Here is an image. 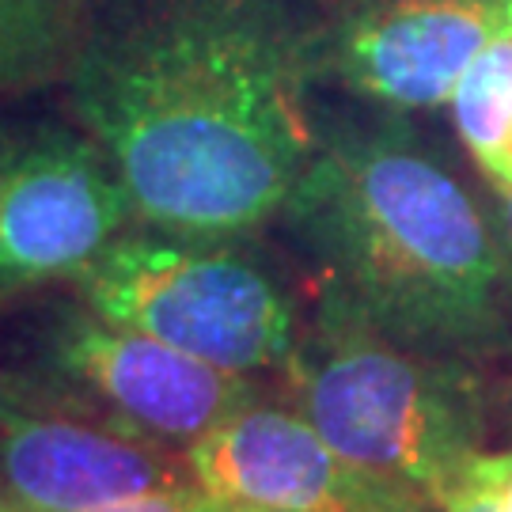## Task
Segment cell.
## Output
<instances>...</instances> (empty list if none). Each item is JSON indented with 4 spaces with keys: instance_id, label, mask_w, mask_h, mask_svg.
<instances>
[{
    "instance_id": "cell-1",
    "label": "cell",
    "mask_w": 512,
    "mask_h": 512,
    "mask_svg": "<svg viewBox=\"0 0 512 512\" xmlns=\"http://www.w3.org/2000/svg\"><path fill=\"white\" fill-rule=\"evenodd\" d=\"M57 103L118 171L133 224L274 228L319 141L323 19L304 0H73Z\"/></svg>"
},
{
    "instance_id": "cell-2",
    "label": "cell",
    "mask_w": 512,
    "mask_h": 512,
    "mask_svg": "<svg viewBox=\"0 0 512 512\" xmlns=\"http://www.w3.org/2000/svg\"><path fill=\"white\" fill-rule=\"evenodd\" d=\"M315 289L406 346L512 365V274L490 202L410 114H319V141L274 220Z\"/></svg>"
},
{
    "instance_id": "cell-3",
    "label": "cell",
    "mask_w": 512,
    "mask_h": 512,
    "mask_svg": "<svg viewBox=\"0 0 512 512\" xmlns=\"http://www.w3.org/2000/svg\"><path fill=\"white\" fill-rule=\"evenodd\" d=\"M281 387L338 452L437 512L463 467L494 444L486 368L406 346L330 289L311 285L308 323Z\"/></svg>"
},
{
    "instance_id": "cell-4",
    "label": "cell",
    "mask_w": 512,
    "mask_h": 512,
    "mask_svg": "<svg viewBox=\"0 0 512 512\" xmlns=\"http://www.w3.org/2000/svg\"><path fill=\"white\" fill-rule=\"evenodd\" d=\"M95 315L243 380H277L308 323L289 270L258 236L133 224L69 285Z\"/></svg>"
},
{
    "instance_id": "cell-5",
    "label": "cell",
    "mask_w": 512,
    "mask_h": 512,
    "mask_svg": "<svg viewBox=\"0 0 512 512\" xmlns=\"http://www.w3.org/2000/svg\"><path fill=\"white\" fill-rule=\"evenodd\" d=\"M0 365L179 456L266 395L255 380L220 372L95 315L69 289L19 304Z\"/></svg>"
},
{
    "instance_id": "cell-6",
    "label": "cell",
    "mask_w": 512,
    "mask_h": 512,
    "mask_svg": "<svg viewBox=\"0 0 512 512\" xmlns=\"http://www.w3.org/2000/svg\"><path fill=\"white\" fill-rule=\"evenodd\" d=\"M38 95L0 99V311L69 289L133 209L95 137Z\"/></svg>"
},
{
    "instance_id": "cell-7",
    "label": "cell",
    "mask_w": 512,
    "mask_h": 512,
    "mask_svg": "<svg viewBox=\"0 0 512 512\" xmlns=\"http://www.w3.org/2000/svg\"><path fill=\"white\" fill-rule=\"evenodd\" d=\"M198 486L186 456L0 365V490L23 512H84Z\"/></svg>"
},
{
    "instance_id": "cell-8",
    "label": "cell",
    "mask_w": 512,
    "mask_h": 512,
    "mask_svg": "<svg viewBox=\"0 0 512 512\" xmlns=\"http://www.w3.org/2000/svg\"><path fill=\"white\" fill-rule=\"evenodd\" d=\"M505 35L512 0H349L323 19L319 73L361 107L437 110Z\"/></svg>"
},
{
    "instance_id": "cell-9",
    "label": "cell",
    "mask_w": 512,
    "mask_h": 512,
    "mask_svg": "<svg viewBox=\"0 0 512 512\" xmlns=\"http://www.w3.org/2000/svg\"><path fill=\"white\" fill-rule=\"evenodd\" d=\"M209 494L255 512H437L425 497L338 452L270 391L186 452Z\"/></svg>"
},
{
    "instance_id": "cell-10",
    "label": "cell",
    "mask_w": 512,
    "mask_h": 512,
    "mask_svg": "<svg viewBox=\"0 0 512 512\" xmlns=\"http://www.w3.org/2000/svg\"><path fill=\"white\" fill-rule=\"evenodd\" d=\"M73 35V0H0V99L57 88Z\"/></svg>"
},
{
    "instance_id": "cell-11",
    "label": "cell",
    "mask_w": 512,
    "mask_h": 512,
    "mask_svg": "<svg viewBox=\"0 0 512 512\" xmlns=\"http://www.w3.org/2000/svg\"><path fill=\"white\" fill-rule=\"evenodd\" d=\"M448 107L459 145L486 175L512 141V35L497 38L463 73Z\"/></svg>"
},
{
    "instance_id": "cell-12",
    "label": "cell",
    "mask_w": 512,
    "mask_h": 512,
    "mask_svg": "<svg viewBox=\"0 0 512 512\" xmlns=\"http://www.w3.org/2000/svg\"><path fill=\"white\" fill-rule=\"evenodd\" d=\"M440 512H512V448H486L471 459Z\"/></svg>"
},
{
    "instance_id": "cell-13",
    "label": "cell",
    "mask_w": 512,
    "mask_h": 512,
    "mask_svg": "<svg viewBox=\"0 0 512 512\" xmlns=\"http://www.w3.org/2000/svg\"><path fill=\"white\" fill-rule=\"evenodd\" d=\"M84 512H255V509L232 505V501L209 494L202 486H186V490L126 497V501H114V505H99V509H84Z\"/></svg>"
},
{
    "instance_id": "cell-14",
    "label": "cell",
    "mask_w": 512,
    "mask_h": 512,
    "mask_svg": "<svg viewBox=\"0 0 512 512\" xmlns=\"http://www.w3.org/2000/svg\"><path fill=\"white\" fill-rule=\"evenodd\" d=\"M509 384H494V440L501 433V444L494 448H512V372L505 368Z\"/></svg>"
},
{
    "instance_id": "cell-15",
    "label": "cell",
    "mask_w": 512,
    "mask_h": 512,
    "mask_svg": "<svg viewBox=\"0 0 512 512\" xmlns=\"http://www.w3.org/2000/svg\"><path fill=\"white\" fill-rule=\"evenodd\" d=\"M490 213H494L497 239H501V247H505L509 274H512V194H494V198H490Z\"/></svg>"
},
{
    "instance_id": "cell-16",
    "label": "cell",
    "mask_w": 512,
    "mask_h": 512,
    "mask_svg": "<svg viewBox=\"0 0 512 512\" xmlns=\"http://www.w3.org/2000/svg\"><path fill=\"white\" fill-rule=\"evenodd\" d=\"M486 183H490V190L494 194H512V141H509V148L501 152V160H497L486 175H482Z\"/></svg>"
},
{
    "instance_id": "cell-17",
    "label": "cell",
    "mask_w": 512,
    "mask_h": 512,
    "mask_svg": "<svg viewBox=\"0 0 512 512\" xmlns=\"http://www.w3.org/2000/svg\"><path fill=\"white\" fill-rule=\"evenodd\" d=\"M0 512H23V509H19L16 501H12V497H8L4 490H0Z\"/></svg>"
}]
</instances>
